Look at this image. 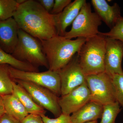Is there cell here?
<instances>
[{"mask_svg":"<svg viewBox=\"0 0 123 123\" xmlns=\"http://www.w3.org/2000/svg\"><path fill=\"white\" fill-rule=\"evenodd\" d=\"M20 5L18 0H0V20L13 17Z\"/></svg>","mask_w":123,"mask_h":123,"instance_id":"21","label":"cell"},{"mask_svg":"<svg viewBox=\"0 0 123 123\" xmlns=\"http://www.w3.org/2000/svg\"><path fill=\"white\" fill-rule=\"evenodd\" d=\"M41 116L44 123H72L70 115L63 114L55 118H51L45 115Z\"/></svg>","mask_w":123,"mask_h":123,"instance_id":"24","label":"cell"},{"mask_svg":"<svg viewBox=\"0 0 123 123\" xmlns=\"http://www.w3.org/2000/svg\"><path fill=\"white\" fill-rule=\"evenodd\" d=\"M91 2L95 12L111 29L123 17L120 7L117 3L110 6L105 0H92Z\"/></svg>","mask_w":123,"mask_h":123,"instance_id":"14","label":"cell"},{"mask_svg":"<svg viewBox=\"0 0 123 123\" xmlns=\"http://www.w3.org/2000/svg\"><path fill=\"white\" fill-rule=\"evenodd\" d=\"M90 101V94L86 82L59 98L62 114L70 115Z\"/></svg>","mask_w":123,"mask_h":123,"instance_id":"10","label":"cell"},{"mask_svg":"<svg viewBox=\"0 0 123 123\" xmlns=\"http://www.w3.org/2000/svg\"><path fill=\"white\" fill-rule=\"evenodd\" d=\"M86 0H75L67 6L59 14L54 15L58 35L63 36L67 27L71 24L79 14Z\"/></svg>","mask_w":123,"mask_h":123,"instance_id":"13","label":"cell"},{"mask_svg":"<svg viewBox=\"0 0 123 123\" xmlns=\"http://www.w3.org/2000/svg\"><path fill=\"white\" fill-rule=\"evenodd\" d=\"M123 42L106 37L105 72L110 76L123 74Z\"/></svg>","mask_w":123,"mask_h":123,"instance_id":"11","label":"cell"},{"mask_svg":"<svg viewBox=\"0 0 123 123\" xmlns=\"http://www.w3.org/2000/svg\"><path fill=\"white\" fill-rule=\"evenodd\" d=\"M13 80L23 87L39 106L50 111L55 118L62 114L59 97L51 91L30 82L17 79Z\"/></svg>","mask_w":123,"mask_h":123,"instance_id":"8","label":"cell"},{"mask_svg":"<svg viewBox=\"0 0 123 123\" xmlns=\"http://www.w3.org/2000/svg\"><path fill=\"white\" fill-rule=\"evenodd\" d=\"M57 72L60 79L61 96L67 94L86 82V76L80 66L77 54Z\"/></svg>","mask_w":123,"mask_h":123,"instance_id":"9","label":"cell"},{"mask_svg":"<svg viewBox=\"0 0 123 123\" xmlns=\"http://www.w3.org/2000/svg\"></svg>","mask_w":123,"mask_h":123,"instance_id":"31","label":"cell"},{"mask_svg":"<svg viewBox=\"0 0 123 123\" xmlns=\"http://www.w3.org/2000/svg\"><path fill=\"white\" fill-rule=\"evenodd\" d=\"M102 22L97 14L92 12L90 4L86 2L73 23L71 30L66 31L63 36L69 39L92 37L99 34L98 27Z\"/></svg>","mask_w":123,"mask_h":123,"instance_id":"5","label":"cell"},{"mask_svg":"<svg viewBox=\"0 0 123 123\" xmlns=\"http://www.w3.org/2000/svg\"><path fill=\"white\" fill-rule=\"evenodd\" d=\"M12 94L19 99L29 114L38 115H45L46 111L40 107L36 103L30 94L23 87L13 80Z\"/></svg>","mask_w":123,"mask_h":123,"instance_id":"16","label":"cell"},{"mask_svg":"<svg viewBox=\"0 0 123 123\" xmlns=\"http://www.w3.org/2000/svg\"><path fill=\"white\" fill-rule=\"evenodd\" d=\"M106 37L100 34L87 39L77 53L86 76L105 72Z\"/></svg>","mask_w":123,"mask_h":123,"instance_id":"3","label":"cell"},{"mask_svg":"<svg viewBox=\"0 0 123 123\" xmlns=\"http://www.w3.org/2000/svg\"><path fill=\"white\" fill-rule=\"evenodd\" d=\"M72 2L71 0H55L54 6L50 14L53 15L59 14Z\"/></svg>","mask_w":123,"mask_h":123,"instance_id":"25","label":"cell"},{"mask_svg":"<svg viewBox=\"0 0 123 123\" xmlns=\"http://www.w3.org/2000/svg\"><path fill=\"white\" fill-rule=\"evenodd\" d=\"M19 29L13 18L0 20V47L9 54H12L17 43Z\"/></svg>","mask_w":123,"mask_h":123,"instance_id":"12","label":"cell"},{"mask_svg":"<svg viewBox=\"0 0 123 123\" xmlns=\"http://www.w3.org/2000/svg\"><path fill=\"white\" fill-rule=\"evenodd\" d=\"M21 123H44L42 117L38 115L29 114L21 122Z\"/></svg>","mask_w":123,"mask_h":123,"instance_id":"26","label":"cell"},{"mask_svg":"<svg viewBox=\"0 0 123 123\" xmlns=\"http://www.w3.org/2000/svg\"><path fill=\"white\" fill-rule=\"evenodd\" d=\"M2 97L6 114L21 122L29 114L22 103L12 94Z\"/></svg>","mask_w":123,"mask_h":123,"instance_id":"17","label":"cell"},{"mask_svg":"<svg viewBox=\"0 0 123 123\" xmlns=\"http://www.w3.org/2000/svg\"><path fill=\"white\" fill-rule=\"evenodd\" d=\"M85 123H98V120L96 121H90V122H88Z\"/></svg>","mask_w":123,"mask_h":123,"instance_id":"30","label":"cell"},{"mask_svg":"<svg viewBox=\"0 0 123 123\" xmlns=\"http://www.w3.org/2000/svg\"><path fill=\"white\" fill-rule=\"evenodd\" d=\"M103 105L90 101L76 112L70 115L72 123H85L101 119Z\"/></svg>","mask_w":123,"mask_h":123,"instance_id":"15","label":"cell"},{"mask_svg":"<svg viewBox=\"0 0 123 123\" xmlns=\"http://www.w3.org/2000/svg\"><path fill=\"white\" fill-rule=\"evenodd\" d=\"M0 64H7L22 71L39 72L38 68L30 64L18 60L11 54L5 51L0 47Z\"/></svg>","mask_w":123,"mask_h":123,"instance_id":"18","label":"cell"},{"mask_svg":"<svg viewBox=\"0 0 123 123\" xmlns=\"http://www.w3.org/2000/svg\"><path fill=\"white\" fill-rule=\"evenodd\" d=\"M9 71L13 79L30 82L48 89L58 97L61 96L60 79L57 72L49 69L42 72L22 71L10 66Z\"/></svg>","mask_w":123,"mask_h":123,"instance_id":"7","label":"cell"},{"mask_svg":"<svg viewBox=\"0 0 123 123\" xmlns=\"http://www.w3.org/2000/svg\"><path fill=\"white\" fill-rule=\"evenodd\" d=\"M117 102L123 108V74L111 76Z\"/></svg>","mask_w":123,"mask_h":123,"instance_id":"22","label":"cell"},{"mask_svg":"<svg viewBox=\"0 0 123 123\" xmlns=\"http://www.w3.org/2000/svg\"><path fill=\"white\" fill-rule=\"evenodd\" d=\"M13 18L19 29L39 40L58 35L54 15L46 11L37 0H25L19 5Z\"/></svg>","mask_w":123,"mask_h":123,"instance_id":"1","label":"cell"},{"mask_svg":"<svg viewBox=\"0 0 123 123\" xmlns=\"http://www.w3.org/2000/svg\"><path fill=\"white\" fill-rule=\"evenodd\" d=\"M90 101L104 105L116 102L111 77L105 72L86 76Z\"/></svg>","mask_w":123,"mask_h":123,"instance_id":"6","label":"cell"},{"mask_svg":"<svg viewBox=\"0 0 123 123\" xmlns=\"http://www.w3.org/2000/svg\"><path fill=\"white\" fill-rule=\"evenodd\" d=\"M0 123H21L12 117L5 113L0 118Z\"/></svg>","mask_w":123,"mask_h":123,"instance_id":"28","label":"cell"},{"mask_svg":"<svg viewBox=\"0 0 123 123\" xmlns=\"http://www.w3.org/2000/svg\"><path fill=\"white\" fill-rule=\"evenodd\" d=\"M9 66L0 64V95L1 96L12 93L13 79L10 73Z\"/></svg>","mask_w":123,"mask_h":123,"instance_id":"19","label":"cell"},{"mask_svg":"<svg viewBox=\"0 0 123 123\" xmlns=\"http://www.w3.org/2000/svg\"><path fill=\"white\" fill-rule=\"evenodd\" d=\"M37 1L46 11L50 13L54 6L55 0H38Z\"/></svg>","mask_w":123,"mask_h":123,"instance_id":"27","label":"cell"},{"mask_svg":"<svg viewBox=\"0 0 123 123\" xmlns=\"http://www.w3.org/2000/svg\"><path fill=\"white\" fill-rule=\"evenodd\" d=\"M120 106L117 102L103 105V111L99 123H116V120L121 112Z\"/></svg>","mask_w":123,"mask_h":123,"instance_id":"20","label":"cell"},{"mask_svg":"<svg viewBox=\"0 0 123 123\" xmlns=\"http://www.w3.org/2000/svg\"><path fill=\"white\" fill-rule=\"evenodd\" d=\"M100 34L107 37L118 40L123 42V18L118 21L110 31Z\"/></svg>","mask_w":123,"mask_h":123,"instance_id":"23","label":"cell"},{"mask_svg":"<svg viewBox=\"0 0 123 123\" xmlns=\"http://www.w3.org/2000/svg\"><path fill=\"white\" fill-rule=\"evenodd\" d=\"M5 113H6V111L3 103V98L2 96L0 95V117L2 116Z\"/></svg>","mask_w":123,"mask_h":123,"instance_id":"29","label":"cell"},{"mask_svg":"<svg viewBox=\"0 0 123 123\" xmlns=\"http://www.w3.org/2000/svg\"><path fill=\"white\" fill-rule=\"evenodd\" d=\"M87 39H68L57 35L46 40H40L48 62L49 69L58 72L70 62L78 53Z\"/></svg>","mask_w":123,"mask_h":123,"instance_id":"2","label":"cell"},{"mask_svg":"<svg viewBox=\"0 0 123 123\" xmlns=\"http://www.w3.org/2000/svg\"><path fill=\"white\" fill-rule=\"evenodd\" d=\"M18 36L17 43L12 55L18 60L37 68L43 66L49 69L40 40L21 29L18 30Z\"/></svg>","mask_w":123,"mask_h":123,"instance_id":"4","label":"cell"}]
</instances>
